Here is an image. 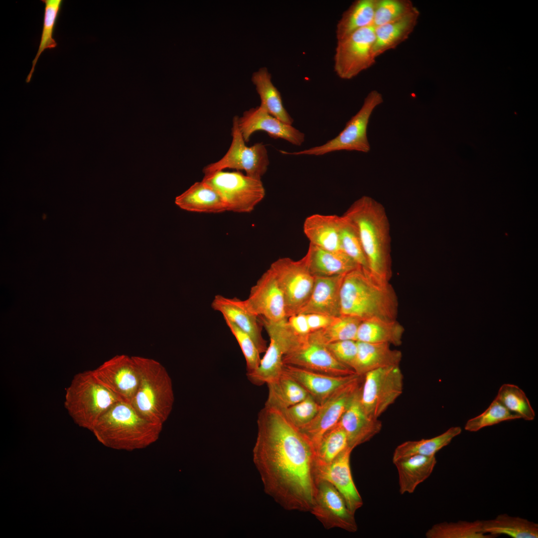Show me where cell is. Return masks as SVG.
<instances>
[{"mask_svg": "<svg viewBox=\"0 0 538 538\" xmlns=\"http://www.w3.org/2000/svg\"><path fill=\"white\" fill-rule=\"evenodd\" d=\"M257 423L253 458L266 493L286 510L309 512L318 483L314 445L283 409L265 404Z\"/></svg>", "mask_w": 538, "mask_h": 538, "instance_id": "cell-1", "label": "cell"}, {"mask_svg": "<svg viewBox=\"0 0 538 538\" xmlns=\"http://www.w3.org/2000/svg\"><path fill=\"white\" fill-rule=\"evenodd\" d=\"M343 215L358 231L369 271L378 279L389 282L392 275L390 224L384 206L363 196Z\"/></svg>", "mask_w": 538, "mask_h": 538, "instance_id": "cell-2", "label": "cell"}, {"mask_svg": "<svg viewBox=\"0 0 538 538\" xmlns=\"http://www.w3.org/2000/svg\"><path fill=\"white\" fill-rule=\"evenodd\" d=\"M398 300L389 282L382 281L361 267L344 276L340 289L341 315L362 320L372 317L396 320Z\"/></svg>", "mask_w": 538, "mask_h": 538, "instance_id": "cell-3", "label": "cell"}, {"mask_svg": "<svg viewBox=\"0 0 538 538\" xmlns=\"http://www.w3.org/2000/svg\"><path fill=\"white\" fill-rule=\"evenodd\" d=\"M162 428L139 415L130 404L120 401L101 416L91 431L105 446L131 451L155 442Z\"/></svg>", "mask_w": 538, "mask_h": 538, "instance_id": "cell-4", "label": "cell"}, {"mask_svg": "<svg viewBox=\"0 0 538 538\" xmlns=\"http://www.w3.org/2000/svg\"><path fill=\"white\" fill-rule=\"evenodd\" d=\"M134 357L139 382L131 404L145 419L163 425L170 414L174 402L171 379L158 361L140 356Z\"/></svg>", "mask_w": 538, "mask_h": 538, "instance_id": "cell-5", "label": "cell"}, {"mask_svg": "<svg viewBox=\"0 0 538 538\" xmlns=\"http://www.w3.org/2000/svg\"><path fill=\"white\" fill-rule=\"evenodd\" d=\"M120 401L89 370L74 375L65 389L64 405L76 424L91 431L101 416Z\"/></svg>", "mask_w": 538, "mask_h": 538, "instance_id": "cell-6", "label": "cell"}, {"mask_svg": "<svg viewBox=\"0 0 538 538\" xmlns=\"http://www.w3.org/2000/svg\"><path fill=\"white\" fill-rule=\"evenodd\" d=\"M202 181L221 197L227 211L251 212L265 197L261 179L250 177L239 171H218L204 174Z\"/></svg>", "mask_w": 538, "mask_h": 538, "instance_id": "cell-7", "label": "cell"}, {"mask_svg": "<svg viewBox=\"0 0 538 538\" xmlns=\"http://www.w3.org/2000/svg\"><path fill=\"white\" fill-rule=\"evenodd\" d=\"M383 102L382 95L377 90L371 91L365 98L359 111L347 122L344 129L333 139L324 144L296 152L281 151L283 154L299 155H322L340 150L368 152L370 145L367 128L374 109Z\"/></svg>", "mask_w": 538, "mask_h": 538, "instance_id": "cell-8", "label": "cell"}, {"mask_svg": "<svg viewBox=\"0 0 538 538\" xmlns=\"http://www.w3.org/2000/svg\"><path fill=\"white\" fill-rule=\"evenodd\" d=\"M403 389L400 366L377 369L363 375L360 402L369 416L378 418L402 395Z\"/></svg>", "mask_w": 538, "mask_h": 538, "instance_id": "cell-9", "label": "cell"}, {"mask_svg": "<svg viewBox=\"0 0 538 538\" xmlns=\"http://www.w3.org/2000/svg\"><path fill=\"white\" fill-rule=\"evenodd\" d=\"M269 269L282 292L287 318L299 313L310 297L315 278L304 257L297 261L279 258Z\"/></svg>", "mask_w": 538, "mask_h": 538, "instance_id": "cell-10", "label": "cell"}, {"mask_svg": "<svg viewBox=\"0 0 538 538\" xmlns=\"http://www.w3.org/2000/svg\"><path fill=\"white\" fill-rule=\"evenodd\" d=\"M375 26L359 29L337 40L334 57L336 75L344 80L351 79L372 67L377 58L374 52Z\"/></svg>", "mask_w": 538, "mask_h": 538, "instance_id": "cell-11", "label": "cell"}, {"mask_svg": "<svg viewBox=\"0 0 538 538\" xmlns=\"http://www.w3.org/2000/svg\"><path fill=\"white\" fill-rule=\"evenodd\" d=\"M238 117L235 116L232 128V141L226 154L219 161L210 163L203 169L207 174L226 168L244 170L250 177L261 179L266 173L269 165L268 151L262 142L251 146L246 145L240 131Z\"/></svg>", "mask_w": 538, "mask_h": 538, "instance_id": "cell-12", "label": "cell"}, {"mask_svg": "<svg viewBox=\"0 0 538 538\" xmlns=\"http://www.w3.org/2000/svg\"><path fill=\"white\" fill-rule=\"evenodd\" d=\"M363 378V376L358 375L336 390L320 404L317 413L312 421L299 429L315 448L322 435L339 422L355 394L361 387Z\"/></svg>", "mask_w": 538, "mask_h": 538, "instance_id": "cell-13", "label": "cell"}, {"mask_svg": "<svg viewBox=\"0 0 538 538\" xmlns=\"http://www.w3.org/2000/svg\"><path fill=\"white\" fill-rule=\"evenodd\" d=\"M326 529L339 528L355 533L358 526L353 513L338 490L330 483L319 480L309 511Z\"/></svg>", "mask_w": 538, "mask_h": 538, "instance_id": "cell-14", "label": "cell"}, {"mask_svg": "<svg viewBox=\"0 0 538 538\" xmlns=\"http://www.w3.org/2000/svg\"><path fill=\"white\" fill-rule=\"evenodd\" d=\"M97 379L121 401L131 404L139 382L134 356L117 355L93 370Z\"/></svg>", "mask_w": 538, "mask_h": 538, "instance_id": "cell-15", "label": "cell"}, {"mask_svg": "<svg viewBox=\"0 0 538 538\" xmlns=\"http://www.w3.org/2000/svg\"><path fill=\"white\" fill-rule=\"evenodd\" d=\"M284 364L326 375L344 376L356 374L351 368L338 361L325 345L312 340L309 334L291 352L283 357Z\"/></svg>", "mask_w": 538, "mask_h": 538, "instance_id": "cell-16", "label": "cell"}, {"mask_svg": "<svg viewBox=\"0 0 538 538\" xmlns=\"http://www.w3.org/2000/svg\"><path fill=\"white\" fill-rule=\"evenodd\" d=\"M244 302L252 313L269 321L277 322L287 319L282 292L269 268L251 287Z\"/></svg>", "mask_w": 538, "mask_h": 538, "instance_id": "cell-17", "label": "cell"}, {"mask_svg": "<svg viewBox=\"0 0 538 538\" xmlns=\"http://www.w3.org/2000/svg\"><path fill=\"white\" fill-rule=\"evenodd\" d=\"M238 122L246 142L254 133L260 131L266 132L272 138L283 139L297 146L301 145L305 140L303 133L272 116L261 106L245 111L238 117Z\"/></svg>", "mask_w": 538, "mask_h": 538, "instance_id": "cell-18", "label": "cell"}, {"mask_svg": "<svg viewBox=\"0 0 538 538\" xmlns=\"http://www.w3.org/2000/svg\"><path fill=\"white\" fill-rule=\"evenodd\" d=\"M353 449L348 447L334 460L325 465H316L318 481L331 483L344 498L349 509L354 514L363 502L353 481L350 468V456Z\"/></svg>", "mask_w": 538, "mask_h": 538, "instance_id": "cell-19", "label": "cell"}, {"mask_svg": "<svg viewBox=\"0 0 538 538\" xmlns=\"http://www.w3.org/2000/svg\"><path fill=\"white\" fill-rule=\"evenodd\" d=\"M212 308L220 312L238 328L248 333L254 341L260 353L267 349V342L262 334L263 326L259 317L246 307L244 300L236 297L229 298L220 294L215 296Z\"/></svg>", "mask_w": 538, "mask_h": 538, "instance_id": "cell-20", "label": "cell"}, {"mask_svg": "<svg viewBox=\"0 0 538 538\" xmlns=\"http://www.w3.org/2000/svg\"><path fill=\"white\" fill-rule=\"evenodd\" d=\"M361 388L355 394L339 421L346 434L348 447L352 449L370 440L382 427L378 418L370 417L364 409L360 402Z\"/></svg>", "mask_w": 538, "mask_h": 538, "instance_id": "cell-21", "label": "cell"}, {"mask_svg": "<svg viewBox=\"0 0 538 538\" xmlns=\"http://www.w3.org/2000/svg\"><path fill=\"white\" fill-rule=\"evenodd\" d=\"M283 373L299 384L320 404L358 375L331 376L286 364L283 365Z\"/></svg>", "mask_w": 538, "mask_h": 538, "instance_id": "cell-22", "label": "cell"}, {"mask_svg": "<svg viewBox=\"0 0 538 538\" xmlns=\"http://www.w3.org/2000/svg\"><path fill=\"white\" fill-rule=\"evenodd\" d=\"M345 274L314 276L310 297L299 313H319L333 317L340 316V289Z\"/></svg>", "mask_w": 538, "mask_h": 538, "instance_id": "cell-23", "label": "cell"}, {"mask_svg": "<svg viewBox=\"0 0 538 538\" xmlns=\"http://www.w3.org/2000/svg\"><path fill=\"white\" fill-rule=\"evenodd\" d=\"M304 257L314 276L345 274L360 267L342 250H326L310 244Z\"/></svg>", "mask_w": 538, "mask_h": 538, "instance_id": "cell-24", "label": "cell"}, {"mask_svg": "<svg viewBox=\"0 0 538 538\" xmlns=\"http://www.w3.org/2000/svg\"><path fill=\"white\" fill-rule=\"evenodd\" d=\"M357 341V353L352 369L359 376L381 368L399 366L402 352L386 343Z\"/></svg>", "mask_w": 538, "mask_h": 538, "instance_id": "cell-25", "label": "cell"}, {"mask_svg": "<svg viewBox=\"0 0 538 538\" xmlns=\"http://www.w3.org/2000/svg\"><path fill=\"white\" fill-rule=\"evenodd\" d=\"M340 216L313 214L303 223V232L310 244L329 251L341 250L340 239Z\"/></svg>", "mask_w": 538, "mask_h": 538, "instance_id": "cell-26", "label": "cell"}, {"mask_svg": "<svg viewBox=\"0 0 538 538\" xmlns=\"http://www.w3.org/2000/svg\"><path fill=\"white\" fill-rule=\"evenodd\" d=\"M180 209L189 212L220 213L227 211L220 195L203 181L196 182L175 199Z\"/></svg>", "mask_w": 538, "mask_h": 538, "instance_id": "cell-27", "label": "cell"}, {"mask_svg": "<svg viewBox=\"0 0 538 538\" xmlns=\"http://www.w3.org/2000/svg\"><path fill=\"white\" fill-rule=\"evenodd\" d=\"M419 15V10L415 7L402 18L375 27L374 52L376 57L396 48L407 39L417 24Z\"/></svg>", "mask_w": 538, "mask_h": 538, "instance_id": "cell-28", "label": "cell"}, {"mask_svg": "<svg viewBox=\"0 0 538 538\" xmlns=\"http://www.w3.org/2000/svg\"><path fill=\"white\" fill-rule=\"evenodd\" d=\"M393 463L399 478L401 494L412 493L418 485L431 474L436 463L435 456L414 455L399 459Z\"/></svg>", "mask_w": 538, "mask_h": 538, "instance_id": "cell-29", "label": "cell"}, {"mask_svg": "<svg viewBox=\"0 0 538 538\" xmlns=\"http://www.w3.org/2000/svg\"><path fill=\"white\" fill-rule=\"evenodd\" d=\"M270 342L259 367L247 373L253 384L261 386L276 381L283 372V357L286 354L285 346L279 339L272 334H268Z\"/></svg>", "mask_w": 538, "mask_h": 538, "instance_id": "cell-30", "label": "cell"}, {"mask_svg": "<svg viewBox=\"0 0 538 538\" xmlns=\"http://www.w3.org/2000/svg\"><path fill=\"white\" fill-rule=\"evenodd\" d=\"M404 329L397 320L372 317L360 323L356 341L368 343H386L399 346Z\"/></svg>", "mask_w": 538, "mask_h": 538, "instance_id": "cell-31", "label": "cell"}, {"mask_svg": "<svg viewBox=\"0 0 538 538\" xmlns=\"http://www.w3.org/2000/svg\"><path fill=\"white\" fill-rule=\"evenodd\" d=\"M252 81L260 96V106L272 116L291 125L293 120L284 107L280 93L273 84L267 68L262 67L254 72Z\"/></svg>", "mask_w": 538, "mask_h": 538, "instance_id": "cell-32", "label": "cell"}, {"mask_svg": "<svg viewBox=\"0 0 538 538\" xmlns=\"http://www.w3.org/2000/svg\"><path fill=\"white\" fill-rule=\"evenodd\" d=\"M377 0H356L342 14L336 28L337 40L361 28L374 26Z\"/></svg>", "mask_w": 538, "mask_h": 538, "instance_id": "cell-33", "label": "cell"}, {"mask_svg": "<svg viewBox=\"0 0 538 538\" xmlns=\"http://www.w3.org/2000/svg\"><path fill=\"white\" fill-rule=\"evenodd\" d=\"M482 523L483 532L495 537L504 535L513 538H538V524L520 517L503 514Z\"/></svg>", "mask_w": 538, "mask_h": 538, "instance_id": "cell-34", "label": "cell"}, {"mask_svg": "<svg viewBox=\"0 0 538 538\" xmlns=\"http://www.w3.org/2000/svg\"><path fill=\"white\" fill-rule=\"evenodd\" d=\"M459 426L451 427L442 434L429 439L408 440L398 445L393 455V462L414 455L433 456L443 447L448 445L451 440L461 433Z\"/></svg>", "mask_w": 538, "mask_h": 538, "instance_id": "cell-35", "label": "cell"}, {"mask_svg": "<svg viewBox=\"0 0 538 538\" xmlns=\"http://www.w3.org/2000/svg\"><path fill=\"white\" fill-rule=\"evenodd\" d=\"M267 385L269 393L265 404L282 409L299 403L309 395L299 384L283 372L276 381Z\"/></svg>", "mask_w": 538, "mask_h": 538, "instance_id": "cell-36", "label": "cell"}, {"mask_svg": "<svg viewBox=\"0 0 538 538\" xmlns=\"http://www.w3.org/2000/svg\"><path fill=\"white\" fill-rule=\"evenodd\" d=\"M362 321L354 316L340 315L327 327L310 333L309 337L324 345L345 340H356L358 329Z\"/></svg>", "mask_w": 538, "mask_h": 538, "instance_id": "cell-37", "label": "cell"}, {"mask_svg": "<svg viewBox=\"0 0 538 538\" xmlns=\"http://www.w3.org/2000/svg\"><path fill=\"white\" fill-rule=\"evenodd\" d=\"M427 538H493L485 533L482 521H458L443 522L433 525L425 533Z\"/></svg>", "mask_w": 538, "mask_h": 538, "instance_id": "cell-38", "label": "cell"}, {"mask_svg": "<svg viewBox=\"0 0 538 538\" xmlns=\"http://www.w3.org/2000/svg\"><path fill=\"white\" fill-rule=\"evenodd\" d=\"M45 4L42 33L37 52L32 61L31 69L26 79L29 83L34 72L38 59L46 49H52L57 46L53 38L56 21L60 13L63 1L62 0H42Z\"/></svg>", "mask_w": 538, "mask_h": 538, "instance_id": "cell-39", "label": "cell"}, {"mask_svg": "<svg viewBox=\"0 0 538 538\" xmlns=\"http://www.w3.org/2000/svg\"><path fill=\"white\" fill-rule=\"evenodd\" d=\"M348 447L346 434L338 422L322 435L316 446V465L330 463Z\"/></svg>", "mask_w": 538, "mask_h": 538, "instance_id": "cell-40", "label": "cell"}, {"mask_svg": "<svg viewBox=\"0 0 538 538\" xmlns=\"http://www.w3.org/2000/svg\"><path fill=\"white\" fill-rule=\"evenodd\" d=\"M495 399L520 418L527 420L535 419V410L525 392L518 386L510 384L502 385Z\"/></svg>", "mask_w": 538, "mask_h": 538, "instance_id": "cell-41", "label": "cell"}, {"mask_svg": "<svg viewBox=\"0 0 538 538\" xmlns=\"http://www.w3.org/2000/svg\"><path fill=\"white\" fill-rule=\"evenodd\" d=\"M340 239L342 251L360 267L369 270L358 231L353 223L344 215L340 216Z\"/></svg>", "mask_w": 538, "mask_h": 538, "instance_id": "cell-42", "label": "cell"}, {"mask_svg": "<svg viewBox=\"0 0 538 538\" xmlns=\"http://www.w3.org/2000/svg\"><path fill=\"white\" fill-rule=\"evenodd\" d=\"M519 418L520 417L518 415L509 411L498 400L495 399L483 413L468 420L464 428L470 432H476L484 427L502 421Z\"/></svg>", "mask_w": 538, "mask_h": 538, "instance_id": "cell-43", "label": "cell"}, {"mask_svg": "<svg viewBox=\"0 0 538 538\" xmlns=\"http://www.w3.org/2000/svg\"><path fill=\"white\" fill-rule=\"evenodd\" d=\"M415 7L410 0H377L374 26L377 27L402 18Z\"/></svg>", "mask_w": 538, "mask_h": 538, "instance_id": "cell-44", "label": "cell"}, {"mask_svg": "<svg viewBox=\"0 0 538 538\" xmlns=\"http://www.w3.org/2000/svg\"><path fill=\"white\" fill-rule=\"evenodd\" d=\"M230 330L237 340L246 363L247 373L255 370L259 366L261 358L260 352L254 341L247 333L238 328L227 319H224Z\"/></svg>", "mask_w": 538, "mask_h": 538, "instance_id": "cell-45", "label": "cell"}, {"mask_svg": "<svg viewBox=\"0 0 538 538\" xmlns=\"http://www.w3.org/2000/svg\"><path fill=\"white\" fill-rule=\"evenodd\" d=\"M320 406V404L308 395L302 401L283 409L292 423L300 429L312 421Z\"/></svg>", "mask_w": 538, "mask_h": 538, "instance_id": "cell-46", "label": "cell"}, {"mask_svg": "<svg viewBox=\"0 0 538 538\" xmlns=\"http://www.w3.org/2000/svg\"><path fill=\"white\" fill-rule=\"evenodd\" d=\"M332 355L340 362L351 368L357 353V341L345 340L325 345Z\"/></svg>", "mask_w": 538, "mask_h": 538, "instance_id": "cell-47", "label": "cell"}, {"mask_svg": "<svg viewBox=\"0 0 538 538\" xmlns=\"http://www.w3.org/2000/svg\"><path fill=\"white\" fill-rule=\"evenodd\" d=\"M305 314L311 333L327 327L337 317L319 313H306Z\"/></svg>", "mask_w": 538, "mask_h": 538, "instance_id": "cell-48", "label": "cell"}, {"mask_svg": "<svg viewBox=\"0 0 538 538\" xmlns=\"http://www.w3.org/2000/svg\"><path fill=\"white\" fill-rule=\"evenodd\" d=\"M287 323L292 330L299 335H307L311 332L308 324L306 315L304 313H298L287 318Z\"/></svg>", "mask_w": 538, "mask_h": 538, "instance_id": "cell-49", "label": "cell"}]
</instances>
